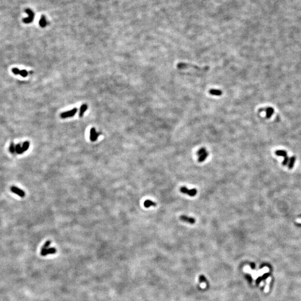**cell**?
Here are the masks:
<instances>
[{"label": "cell", "mask_w": 301, "mask_h": 301, "mask_svg": "<svg viewBox=\"0 0 301 301\" xmlns=\"http://www.w3.org/2000/svg\"><path fill=\"white\" fill-rule=\"evenodd\" d=\"M177 68L179 69H193L194 70L199 71H206L209 70V67L205 66L203 67H200L196 65H193L185 62H179L177 64Z\"/></svg>", "instance_id": "6da1fadb"}, {"label": "cell", "mask_w": 301, "mask_h": 301, "mask_svg": "<svg viewBox=\"0 0 301 301\" xmlns=\"http://www.w3.org/2000/svg\"><path fill=\"white\" fill-rule=\"evenodd\" d=\"M197 155L198 156V159L197 161L200 163H201L204 161L206 159V158L209 156V152L206 151V149L204 147L201 148L200 149L197 151Z\"/></svg>", "instance_id": "7a4b0ae2"}, {"label": "cell", "mask_w": 301, "mask_h": 301, "mask_svg": "<svg viewBox=\"0 0 301 301\" xmlns=\"http://www.w3.org/2000/svg\"><path fill=\"white\" fill-rule=\"evenodd\" d=\"M180 191L182 194H186L191 197L195 196L197 193V191L196 188L188 189L185 186H182V187H180Z\"/></svg>", "instance_id": "3957f363"}, {"label": "cell", "mask_w": 301, "mask_h": 301, "mask_svg": "<svg viewBox=\"0 0 301 301\" xmlns=\"http://www.w3.org/2000/svg\"><path fill=\"white\" fill-rule=\"evenodd\" d=\"M77 111H78L77 108H74L69 111L65 112L62 113L61 114H60V117H61V118H63V119L68 118V117H73L75 115V114L76 113Z\"/></svg>", "instance_id": "277c9868"}, {"label": "cell", "mask_w": 301, "mask_h": 301, "mask_svg": "<svg viewBox=\"0 0 301 301\" xmlns=\"http://www.w3.org/2000/svg\"><path fill=\"white\" fill-rule=\"evenodd\" d=\"M180 219L183 222L190 224H194L196 222V220L194 217L188 216L187 215H181L180 216Z\"/></svg>", "instance_id": "5b68a950"}, {"label": "cell", "mask_w": 301, "mask_h": 301, "mask_svg": "<svg viewBox=\"0 0 301 301\" xmlns=\"http://www.w3.org/2000/svg\"><path fill=\"white\" fill-rule=\"evenodd\" d=\"M100 133L96 131L94 128H91L90 131V140L91 142H95L98 139Z\"/></svg>", "instance_id": "8992f818"}, {"label": "cell", "mask_w": 301, "mask_h": 301, "mask_svg": "<svg viewBox=\"0 0 301 301\" xmlns=\"http://www.w3.org/2000/svg\"><path fill=\"white\" fill-rule=\"evenodd\" d=\"M11 191H12V193L18 195H19L21 197H24L25 196V192L22 190L21 189L16 187V186H12V187H11Z\"/></svg>", "instance_id": "52a82bcc"}, {"label": "cell", "mask_w": 301, "mask_h": 301, "mask_svg": "<svg viewBox=\"0 0 301 301\" xmlns=\"http://www.w3.org/2000/svg\"><path fill=\"white\" fill-rule=\"evenodd\" d=\"M56 253V249L55 248H47L45 250L40 251V254L42 256H46L49 254H54Z\"/></svg>", "instance_id": "ba28073f"}, {"label": "cell", "mask_w": 301, "mask_h": 301, "mask_svg": "<svg viewBox=\"0 0 301 301\" xmlns=\"http://www.w3.org/2000/svg\"><path fill=\"white\" fill-rule=\"evenodd\" d=\"M209 93L214 96H221L223 94V91L217 89H212L209 90Z\"/></svg>", "instance_id": "9c48e42d"}, {"label": "cell", "mask_w": 301, "mask_h": 301, "mask_svg": "<svg viewBox=\"0 0 301 301\" xmlns=\"http://www.w3.org/2000/svg\"><path fill=\"white\" fill-rule=\"evenodd\" d=\"M29 147H30V142H28V141H26L25 142L23 143V145L21 147V150H20L19 154H21L24 152H26L28 150V148H29Z\"/></svg>", "instance_id": "30bf717a"}, {"label": "cell", "mask_w": 301, "mask_h": 301, "mask_svg": "<svg viewBox=\"0 0 301 301\" xmlns=\"http://www.w3.org/2000/svg\"><path fill=\"white\" fill-rule=\"evenodd\" d=\"M26 12L28 13V18L27 19H25L23 20V21L25 23H29L31 22L32 21V20L34 18V16H33V13L32 12V11L29 10H26Z\"/></svg>", "instance_id": "8fae6325"}, {"label": "cell", "mask_w": 301, "mask_h": 301, "mask_svg": "<svg viewBox=\"0 0 301 301\" xmlns=\"http://www.w3.org/2000/svg\"><path fill=\"white\" fill-rule=\"evenodd\" d=\"M156 205L157 204L155 202H153L150 200H146L144 202V206L146 208H148L151 207V206H156Z\"/></svg>", "instance_id": "7c38bea8"}, {"label": "cell", "mask_w": 301, "mask_h": 301, "mask_svg": "<svg viewBox=\"0 0 301 301\" xmlns=\"http://www.w3.org/2000/svg\"><path fill=\"white\" fill-rule=\"evenodd\" d=\"M88 109V105L86 104H83L81 107H80V112H79V117H82L84 115V114L85 113V112Z\"/></svg>", "instance_id": "4fadbf2b"}, {"label": "cell", "mask_w": 301, "mask_h": 301, "mask_svg": "<svg viewBox=\"0 0 301 301\" xmlns=\"http://www.w3.org/2000/svg\"><path fill=\"white\" fill-rule=\"evenodd\" d=\"M276 154L277 156L287 157V153L284 151H277L276 152Z\"/></svg>", "instance_id": "5bb4252c"}, {"label": "cell", "mask_w": 301, "mask_h": 301, "mask_svg": "<svg viewBox=\"0 0 301 301\" xmlns=\"http://www.w3.org/2000/svg\"><path fill=\"white\" fill-rule=\"evenodd\" d=\"M9 151L11 153H15V145L13 143H11L9 147Z\"/></svg>", "instance_id": "9a60e30c"}, {"label": "cell", "mask_w": 301, "mask_h": 301, "mask_svg": "<svg viewBox=\"0 0 301 301\" xmlns=\"http://www.w3.org/2000/svg\"><path fill=\"white\" fill-rule=\"evenodd\" d=\"M19 75H20L21 76H22V77H26L28 75V73L26 70H20L19 71Z\"/></svg>", "instance_id": "2e32d148"}, {"label": "cell", "mask_w": 301, "mask_h": 301, "mask_svg": "<svg viewBox=\"0 0 301 301\" xmlns=\"http://www.w3.org/2000/svg\"><path fill=\"white\" fill-rule=\"evenodd\" d=\"M295 160H296V158H295V157H293L291 158V162L290 163H289V169H292L293 167V165H294V161H295Z\"/></svg>", "instance_id": "e0dca14e"}, {"label": "cell", "mask_w": 301, "mask_h": 301, "mask_svg": "<svg viewBox=\"0 0 301 301\" xmlns=\"http://www.w3.org/2000/svg\"><path fill=\"white\" fill-rule=\"evenodd\" d=\"M19 71H20V70L18 68H13L12 69V72L14 74H15V75H19Z\"/></svg>", "instance_id": "ac0fdd59"}, {"label": "cell", "mask_w": 301, "mask_h": 301, "mask_svg": "<svg viewBox=\"0 0 301 301\" xmlns=\"http://www.w3.org/2000/svg\"><path fill=\"white\" fill-rule=\"evenodd\" d=\"M288 161V157L287 156V157H285V159H284V160L283 162V163H282L283 165H284V166H286L287 164Z\"/></svg>", "instance_id": "d6986e66"}, {"label": "cell", "mask_w": 301, "mask_h": 301, "mask_svg": "<svg viewBox=\"0 0 301 301\" xmlns=\"http://www.w3.org/2000/svg\"><path fill=\"white\" fill-rule=\"evenodd\" d=\"M205 280V278L203 276H200V282H203Z\"/></svg>", "instance_id": "ffe728a7"}, {"label": "cell", "mask_w": 301, "mask_h": 301, "mask_svg": "<svg viewBox=\"0 0 301 301\" xmlns=\"http://www.w3.org/2000/svg\"><path fill=\"white\" fill-rule=\"evenodd\" d=\"M296 221L297 223H300V224H301V219H297V220H296Z\"/></svg>", "instance_id": "44dd1931"}]
</instances>
